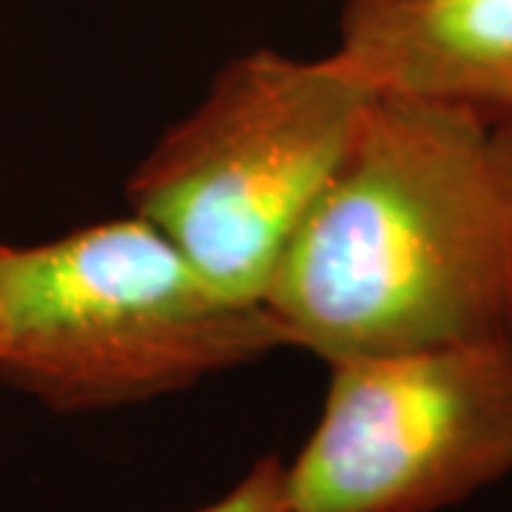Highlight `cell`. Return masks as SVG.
Listing matches in <instances>:
<instances>
[{
    "label": "cell",
    "instance_id": "1",
    "mask_svg": "<svg viewBox=\"0 0 512 512\" xmlns=\"http://www.w3.org/2000/svg\"><path fill=\"white\" fill-rule=\"evenodd\" d=\"M262 305L325 365L512 339V185L493 126L373 89Z\"/></svg>",
    "mask_w": 512,
    "mask_h": 512
},
{
    "label": "cell",
    "instance_id": "2",
    "mask_svg": "<svg viewBox=\"0 0 512 512\" xmlns=\"http://www.w3.org/2000/svg\"><path fill=\"white\" fill-rule=\"evenodd\" d=\"M276 348L262 302L220 291L137 214L0 245V379L57 413L157 399Z\"/></svg>",
    "mask_w": 512,
    "mask_h": 512
},
{
    "label": "cell",
    "instance_id": "3",
    "mask_svg": "<svg viewBox=\"0 0 512 512\" xmlns=\"http://www.w3.org/2000/svg\"><path fill=\"white\" fill-rule=\"evenodd\" d=\"M370 92L336 55L234 57L134 168L128 205L220 291L262 302Z\"/></svg>",
    "mask_w": 512,
    "mask_h": 512
},
{
    "label": "cell",
    "instance_id": "4",
    "mask_svg": "<svg viewBox=\"0 0 512 512\" xmlns=\"http://www.w3.org/2000/svg\"><path fill=\"white\" fill-rule=\"evenodd\" d=\"M299 512H439L512 473V339L330 362Z\"/></svg>",
    "mask_w": 512,
    "mask_h": 512
},
{
    "label": "cell",
    "instance_id": "5",
    "mask_svg": "<svg viewBox=\"0 0 512 512\" xmlns=\"http://www.w3.org/2000/svg\"><path fill=\"white\" fill-rule=\"evenodd\" d=\"M333 55L376 92L512 120V0H345Z\"/></svg>",
    "mask_w": 512,
    "mask_h": 512
},
{
    "label": "cell",
    "instance_id": "6",
    "mask_svg": "<svg viewBox=\"0 0 512 512\" xmlns=\"http://www.w3.org/2000/svg\"><path fill=\"white\" fill-rule=\"evenodd\" d=\"M200 512H299L288 490V464L265 456L222 495Z\"/></svg>",
    "mask_w": 512,
    "mask_h": 512
},
{
    "label": "cell",
    "instance_id": "7",
    "mask_svg": "<svg viewBox=\"0 0 512 512\" xmlns=\"http://www.w3.org/2000/svg\"><path fill=\"white\" fill-rule=\"evenodd\" d=\"M493 143L495 151H498V160L507 171V180L512 185V120L510 123H501V126H493Z\"/></svg>",
    "mask_w": 512,
    "mask_h": 512
}]
</instances>
